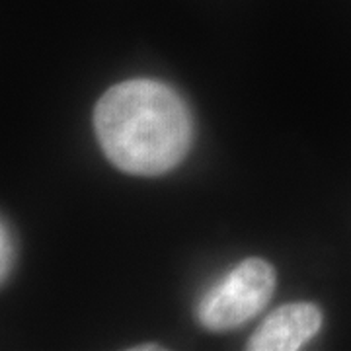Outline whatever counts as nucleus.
Here are the masks:
<instances>
[{
    "mask_svg": "<svg viewBox=\"0 0 351 351\" xmlns=\"http://www.w3.org/2000/svg\"><path fill=\"white\" fill-rule=\"evenodd\" d=\"M322 311L314 302H289L276 308L252 334L250 351H297L320 332Z\"/></svg>",
    "mask_w": 351,
    "mask_h": 351,
    "instance_id": "obj_3",
    "label": "nucleus"
},
{
    "mask_svg": "<svg viewBox=\"0 0 351 351\" xmlns=\"http://www.w3.org/2000/svg\"><path fill=\"white\" fill-rule=\"evenodd\" d=\"M94 131L106 158L121 172L162 176L184 162L195 125L186 100L152 78H131L101 94Z\"/></svg>",
    "mask_w": 351,
    "mask_h": 351,
    "instance_id": "obj_1",
    "label": "nucleus"
},
{
    "mask_svg": "<svg viewBox=\"0 0 351 351\" xmlns=\"http://www.w3.org/2000/svg\"><path fill=\"white\" fill-rule=\"evenodd\" d=\"M14 260H16V246H14L12 230H10L8 221L2 219L0 223V279L2 283H6V279L10 277Z\"/></svg>",
    "mask_w": 351,
    "mask_h": 351,
    "instance_id": "obj_4",
    "label": "nucleus"
},
{
    "mask_svg": "<svg viewBox=\"0 0 351 351\" xmlns=\"http://www.w3.org/2000/svg\"><path fill=\"white\" fill-rule=\"evenodd\" d=\"M133 351H152V350H162V346H152V343H147V346H135L131 348Z\"/></svg>",
    "mask_w": 351,
    "mask_h": 351,
    "instance_id": "obj_5",
    "label": "nucleus"
},
{
    "mask_svg": "<svg viewBox=\"0 0 351 351\" xmlns=\"http://www.w3.org/2000/svg\"><path fill=\"white\" fill-rule=\"evenodd\" d=\"M276 279L269 262L262 258L242 260L203 293L195 306V320L211 332L242 326L265 308L274 297Z\"/></svg>",
    "mask_w": 351,
    "mask_h": 351,
    "instance_id": "obj_2",
    "label": "nucleus"
}]
</instances>
